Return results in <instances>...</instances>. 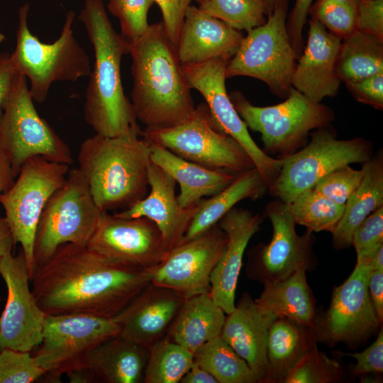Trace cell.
Listing matches in <instances>:
<instances>
[{"label":"cell","mask_w":383,"mask_h":383,"mask_svg":"<svg viewBox=\"0 0 383 383\" xmlns=\"http://www.w3.org/2000/svg\"><path fill=\"white\" fill-rule=\"evenodd\" d=\"M152 269L105 257L87 245H60L31 277V290L47 315L111 318L151 283Z\"/></svg>","instance_id":"1"},{"label":"cell","mask_w":383,"mask_h":383,"mask_svg":"<svg viewBox=\"0 0 383 383\" xmlns=\"http://www.w3.org/2000/svg\"><path fill=\"white\" fill-rule=\"evenodd\" d=\"M129 44L132 57L131 104L137 120L148 129L174 126L194 111L192 87L177 49L162 22Z\"/></svg>","instance_id":"2"},{"label":"cell","mask_w":383,"mask_h":383,"mask_svg":"<svg viewBox=\"0 0 383 383\" xmlns=\"http://www.w3.org/2000/svg\"><path fill=\"white\" fill-rule=\"evenodd\" d=\"M78 19L93 47L94 63L85 92L84 119L96 134L117 137L140 134L121 75L129 44L113 28L103 0H84Z\"/></svg>","instance_id":"3"},{"label":"cell","mask_w":383,"mask_h":383,"mask_svg":"<svg viewBox=\"0 0 383 383\" xmlns=\"http://www.w3.org/2000/svg\"><path fill=\"white\" fill-rule=\"evenodd\" d=\"M131 133L117 137L95 134L81 144L79 169L101 212L126 209L148 193V141Z\"/></svg>","instance_id":"4"},{"label":"cell","mask_w":383,"mask_h":383,"mask_svg":"<svg viewBox=\"0 0 383 383\" xmlns=\"http://www.w3.org/2000/svg\"><path fill=\"white\" fill-rule=\"evenodd\" d=\"M28 11V3L18 9L16 44L10 57L17 72L29 80L33 100L43 103L54 82H77L90 75L91 66L88 54L74 34L73 11L66 13L60 35L51 43L40 41L31 33Z\"/></svg>","instance_id":"5"},{"label":"cell","mask_w":383,"mask_h":383,"mask_svg":"<svg viewBox=\"0 0 383 383\" xmlns=\"http://www.w3.org/2000/svg\"><path fill=\"white\" fill-rule=\"evenodd\" d=\"M247 127L261 134L262 150L280 157L303 148L310 132L328 126L335 119L328 106L312 101L292 87L285 100L278 104L257 106L239 91L229 95Z\"/></svg>","instance_id":"6"},{"label":"cell","mask_w":383,"mask_h":383,"mask_svg":"<svg viewBox=\"0 0 383 383\" xmlns=\"http://www.w3.org/2000/svg\"><path fill=\"white\" fill-rule=\"evenodd\" d=\"M33 101L27 79L18 73L0 118V149L14 178L34 157L68 165L74 161L69 145L39 115Z\"/></svg>","instance_id":"7"},{"label":"cell","mask_w":383,"mask_h":383,"mask_svg":"<svg viewBox=\"0 0 383 383\" xmlns=\"http://www.w3.org/2000/svg\"><path fill=\"white\" fill-rule=\"evenodd\" d=\"M287 6L288 0H277L266 22L248 31L227 63L226 78H255L277 96H287L298 57L287 33Z\"/></svg>","instance_id":"8"},{"label":"cell","mask_w":383,"mask_h":383,"mask_svg":"<svg viewBox=\"0 0 383 383\" xmlns=\"http://www.w3.org/2000/svg\"><path fill=\"white\" fill-rule=\"evenodd\" d=\"M373 155L369 140L362 138L339 140L329 126L316 129L303 148L281 157L279 173L267 192L274 199L289 204L325 175L350 164H363Z\"/></svg>","instance_id":"9"},{"label":"cell","mask_w":383,"mask_h":383,"mask_svg":"<svg viewBox=\"0 0 383 383\" xmlns=\"http://www.w3.org/2000/svg\"><path fill=\"white\" fill-rule=\"evenodd\" d=\"M102 213L80 170H70L40 216L34 242V270L63 244L87 245Z\"/></svg>","instance_id":"10"},{"label":"cell","mask_w":383,"mask_h":383,"mask_svg":"<svg viewBox=\"0 0 383 383\" xmlns=\"http://www.w3.org/2000/svg\"><path fill=\"white\" fill-rule=\"evenodd\" d=\"M140 135L147 141L209 169L239 174L255 167L243 147L220 129L206 103L195 107L193 113L179 124L145 128Z\"/></svg>","instance_id":"11"},{"label":"cell","mask_w":383,"mask_h":383,"mask_svg":"<svg viewBox=\"0 0 383 383\" xmlns=\"http://www.w3.org/2000/svg\"><path fill=\"white\" fill-rule=\"evenodd\" d=\"M119 334L120 326L114 318L46 315L41 343L32 355L45 371L43 377L59 382L62 375L84 367L96 347Z\"/></svg>","instance_id":"12"},{"label":"cell","mask_w":383,"mask_h":383,"mask_svg":"<svg viewBox=\"0 0 383 383\" xmlns=\"http://www.w3.org/2000/svg\"><path fill=\"white\" fill-rule=\"evenodd\" d=\"M70 165L40 156L26 161L12 186L0 196L5 218L20 243L30 279L34 271V242L42 212L51 196L66 180Z\"/></svg>","instance_id":"13"},{"label":"cell","mask_w":383,"mask_h":383,"mask_svg":"<svg viewBox=\"0 0 383 383\" xmlns=\"http://www.w3.org/2000/svg\"><path fill=\"white\" fill-rule=\"evenodd\" d=\"M370 256L357 260L340 285L333 287L328 309L318 315L314 329L318 342L333 347L338 343L354 348L366 341L382 325L367 289Z\"/></svg>","instance_id":"14"},{"label":"cell","mask_w":383,"mask_h":383,"mask_svg":"<svg viewBox=\"0 0 383 383\" xmlns=\"http://www.w3.org/2000/svg\"><path fill=\"white\" fill-rule=\"evenodd\" d=\"M264 214L271 222L272 236L269 243H259L249 251L248 277L265 285L282 281L301 269L313 270L316 263L313 232L299 235L286 204L279 199L269 202Z\"/></svg>","instance_id":"15"},{"label":"cell","mask_w":383,"mask_h":383,"mask_svg":"<svg viewBox=\"0 0 383 383\" xmlns=\"http://www.w3.org/2000/svg\"><path fill=\"white\" fill-rule=\"evenodd\" d=\"M230 59L221 57L196 64L181 65L192 89L199 91L204 98L216 123L243 147L269 187L277 177L282 161L260 148L236 111L226 88V70Z\"/></svg>","instance_id":"16"},{"label":"cell","mask_w":383,"mask_h":383,"mask_svg":"<svg viewBox=\"0 0 383 383\" xmlns=\"http://www.w3.org/2000/svg\"><path fill=\"white\" fill-rule=\"evenodd\" d=\"M0 275L7 289L0 316V351L10 348L32 352L41 343L46 313L30 287V275L23 250L0 260Z\"/></svg>","instance_id":"17"},{"label":"cell","mask_w":383,"mask_h":383,"mask_svg":"<svg viewBox=\"0 0 383 383\" xmlns=\"http://www.w3.org/2000/svg\"><path fill=\"white\" fill-rule=\"evenodd\" d=\"M228 242L216 224L172 248L152 269L151 283L170 289L185 299L210 294V278Z\"/></svg>","instance_id":"18"},{"label":"cell","mask_w":383,"mask_h":383,"mask_svg":"<svg viewBox=\"0 0 383 383\" xmlns=\"http://www.w3.org/2000/svg\"><path fill=\"white\" fill-rule=\"evenodd\" d=\"M87 247L109 259L148 269H153L169 252L153 221L109 212L101 213Z\"/></svg>","instance_id":"19"},{"label":"cell","mask_w":383,"mask_h":383,"mask_svg":"<svg viewBox=\"0 0 383 383\" xmlns=\"http://www.w3.org/2000/svg\"><path fill=\"white\" fill-rule=\"evenodd\" d=\"M185 300L170 289L149 284L113 317L119 335L149 348L166 337Z\"/></svg>","instance_id":"20"},{"label":"cell","mask_w":383,"mask_h":383,"mask_svg":"<svg viewBox=\"0 0 383 383\" xmlns=\"http://www.w3.org/2000/svg\"><path fill=\"white\" fill-rule=\"evenodd\" d=\"M306 46L295 66L292 86L316 103L335 96L340 84L337 61L342 39L311 18Z\"/></svg>","instance_id":"21"},{"label":"cell","mask_w":383,"mask_h":383,"mask_svg":"<svg viewBox=\"0 0 383 383\" xmlns=\"http://www.w3.org/2000/svg\"><path fill=\"white\" fill-rule=\"evenodd\" d=\"M150 192L131 207L114 214L121 218L145 217L159 228L169 252L182 240L199 202L180 206L175 195L177 182L151 162L148 167Z\"/></svg>","instance_id":"22"},{"label":"cell","mask_w":383,"mask_h":383,"mask_svg":"<svg viewBox=\"0 0 383 383\" xmlns=\"http://www.w3.org/2000/svg\"><path fill=\"white\" fill-rule=\"evenodd\" d=\"M263 218L251 211L233 207L218 223L226 233V248L212 271L210 296L226 314L235 308V290L243 258L251 238L260 230Z\"/></svg>","instance_id":"23"},{"label":"cell","mask_w":383,"mask_h":383,"mask_svg":"<svg viewBox=\"0 0 383 383\" xmlns=\"http://www.w3.org/2000/svg\"><path fill=\"white\" fill-rule=\"evenodd\" d=\"M275 318L245 293L234 311L227 314L221 333V336L245 360L260 383H268V332Z\"/></svg>","instance_id":"24"},{"label":"cell","mask_w":383,"mask_h":383,"mask_svg":"<svg viewBox=\"0 0 383 383\" xmlns=\"http://www.w3.org/2000/svg\"><path fill=\"white\" fill-rule=\"evenodd\" d=\"M243 37L241 31L190 5L184 14L176 48L177 56L182 65L221 57L231 58Z\"/></svg>","instance_id":"25"},{"label":"cell","mask_w":383,"mask_h":383,"mask_svg":"<svg viewBox=\"0 0 383 383\" xmlns=\"http://www.w3.org/2000/svg\"><path fill=\"white\" fill-rule=\"evenodd\" d=\"M147 141V140H146ZM150 160L170 174L180 187L177 201L183 208L211 196L228 186L238 174L207 168L182 158L163 146L148 141Z\"/></svg>","instance_id":"26"},{"label":"cell","mask_w":383,"mask_h":383,"mask_svg":"<svg viewBox=\"0 0 383 383\" xmlns=\"http://www.w3.org/2000/svg\"><path fill=\"white\" fill-rule=\"evenodd\" d=\"M148 348L121 335L112 337L96 347L86 359L97 382H144Z\"/></svg>","instance_id":"27"},{"label":"cell","mask_w":383,"mask_h":383,"mask_svg":"<svg viewBox=\"0 0 383 383\" xmlns=\"http://www.w3.org/2000/svg\"><path fill=\"white\" fill-rule=\"evenodd\" d=\"M317 343L313 327L286 318H275L268 332V383H284L301 360L317 346Z\"/></svg>","instance_id":"28"},{"label":"cell","mask_w":383,"mask_h":383,"mask_svg":"<svg viewBox=\"0 0 383 383\" xmlns=\"http://www.w3.org/2000/svg\"><path fill=\"white\" fill-rule=\"evenodd\" d=\"M364 175L360 185L347 201L343 213L332 233L334 249L352 245L353 235L359 225L383 205V152L379 150L362 164Z\"/></svg>","instance_id":"29"},{"label":"cell","mask_w":383,"mask_h":383,"mask_svg":"<svg viewBox=\"0 0 383 383\" xmlns=\"http://www.w3.org/2000/svg\"><path fill=\"white\" fill-rule=\"evenodd\" d=\"M226 313L209 294L186 299L166 335L193 355L203 344L221 335Z\"/></svg>","instance_id":"30"},{"label":"cell","mask_w":383,"mask_h":383,"mask_svg":"<svg viewBox=\"0 0 383 383\" xmlns=\"http://www.w3.org/2000/svg\"><path fill=\"white\" fill-rule=\"evenodd\" d=\"M306 270L301 269L286 279L265 284L255 302L276 318L315 326L317 319L316 300L306 279Z\"/></svg>","instance_id":"31"},{"label":"cell","mask_w":383,"mask_h":383,"mask_svg":"<svg viewBox=\"0 0 383 383\" xmlns=\"http://www.w3.org/2000/svg\"><path fill=\"white\" fill-rule=\"evenodd\" d=\"M267 189V184L255 167L238 174L225 189L207 199L200 201L180 243L189 240L210 229L240 201L262 198Z\"/></svg>","instance_id":"32"},{"label":"cell","mask_w":383,"mask_h":383,"mask_svg":"<svg viewBox=\"0 0 383 383\" xmlns=\"http://www.w3.org/2000/svg\"><path fill=\"white\" fill-rule=\"evenodd\" d=\"M337 74L345 84L383 72V40L355 30L343 38Z\"/></svg>","instance_id":"33"},{"label":"cell","mask_w":383,"mask_h":383,"mask_svg":"<svg viewBox=\"0 0 383 383\" xmlns=\"http://www.w3.org/2000/svg\"><path fill=\"white\" fill-rule=\"evenodd\" d=\"M194 362L210 372L218 383H257L248 363L221 335L199 347Z\"/></svg>","instance_id":"34"},{"label":"cell","mask_w":383,"mask_h":383,"mask_svg":"<svg viewBox=\"0 0 383 383\" xmlns=\"http://www.w3.org/2000/svg\"><path fill=\"white\" fill-rule=\"evenodd\" d=\"M286 206L295 223L313 233H332L345 209V206L327 199L313 187L299 194Z\"/></svg>","instance_id":"35"},{"label":"cell","mask_w":383,"mask_h":383,"mask_svg":"<svg viewBox=\"0 0 383 383\" xmlns=\"http://www.w3.org/2000/svg\"><path fill=\"white\" fill-rule=\"evenodd\" d=\"M148 349L145 383H178L194 363L192 353L166 337Z\"/></svg>","instance_id":"36"},{"label":"cell","mask_w":383,"mask_h":383,"mask_svg":"<svg viewBox=\"0 0 383 383\" xmlns=\"http://www.w3.org/2000/svg\"><path fill=\"white\" fill-rule=\"evenodd\" d=\"M198 7L240 31L248 32L267 20L262 0H201Z\"/></svg>","instance_id":"37"},{"label":"cell","mask_w":383,"mask_h":383,"mask_svg":"<svg viewBox=\"0 0 383 383\" xmlns=\"http://www.w3.org/2000/svg\"><path fill=\"white\" fill-rule=\"evenodd\" d=\"M358 0H317L309 13L329 31L344 38L355 30Z\"/></svg>","instance_id":"38"},{"label":"cell","mask_w":383,"mask_h":383,"mask_svg":"<svg viewBox=\"0 0 383 383\" xmlns=\"http://www.w3.org/2000/svg\"><path fill=\"white\" fill-rule=\"evenodd\" d=\"M343 375L340 364L316 346L296 365L284 383H334Z\"/></svg>","instance_id":"39"},{"label":"cell","mask_w":383,"mask_h":383,"mask_svg":"<svg viewBox=\"0 0 383 383\" xmlns=\"http://www.w3.org/2000/svg\"><path fill=\"white\" fill-rule=\"evenodd\" d=\"M154 0H108L109 11L119 20L121 35L131 43L149 27L148 13Z\"/></svg>","instance_id":"40"},{"label":"cell","mask_w":383,"mask_h":383,"mask_svg":"<svg viewBox=\"0 0 383 383\" xmlns=\"http://www.w3.org/2000/svg\"><path fill=\"white\" fill-rule=\"evenodd\" d=\"M44 374L30 352L10 348L0 351V383H30Z\"/></svg>","instance_id":"41"},{"label":"cell","mask_w":383,"mask_h":383,"mask_svg":"<svg viewBox=\"0 0 383 383\" xmlns=\"http://www.w3.org/2000/svg\"><path fill=\"white\" fill-rule=\"evenodd\" d=\"M364 175L362 168L350 165L340 167L321 178L313 187L319 194L342 206L360 185Z\"/></svg>","instance_id":"42"},{"label":"cell","mask_w":383,"mask_h":383,"mask_svg":"<svg viewBox=\"0 0 383 383\" xmlns=\"http://www.w3.org/2000/svg\"><path fill=\"white\" fill-rule=\"evenodd\" d=\"M352 245L357 260L370 256L383 245V205L372 212L355 229Z\"/></svg>","instance_id":"43"},{"label":"cell","mask_w":383,"mask_h":383,"mask_svg":"<svg viewBox=\"0 0 383 383\" xmlns=\"http://www.w3.org/2000/svg\"><path fill=\"white\" fill-rule=\"evenodd\" d=\"M355 30L383 40V0H358Z\"/></svg>","instance_id":"44"},{"label":"cell","mask_w":383,"mask_h":383,"mask_svg":"<svg viewBox=\"0 0 383 383\" xmlns=\"http://www.w3.org/2000/svg\"><path fill=\"white\" fill-rule=\"evenodd\" d=\"M162 13L165 31L177 48L184 14L192 0H154Z\"/></svg>","instance_id":"45"},{"label":"cell","mask_w":383,"mask_h":383,"mask_svg":"<svg viewBox=\"0 0 383 383\" xmlns=\"http://www.w3.org/2000/svg\"><path fill=\"white\" fill-rule=\"evenodd\" d=\"M375 340L365 350L360 353H343L353 357L356 362L352 368L353 376L382 373L383 372V330L380 328Z\"/></svg>","instance_id":"46"},{"label":"cell","mask_w":383,"mask_h":383,"mask_svg":"<svg viewBox=\"0 0 383 383\" xmlns=\"http://www.w3.org/2000/svg\"><path fill=\"white\" fill-rule=\"evenodd\" d=\"M348 89L360 102L377 109L383 108V72L356 82L347 84Z\"/></svg>","instance_id":"47"},{"label":"cell","mask_w":383,"mask_h":383,"mask_svg":"<svg viewBox=\"0 0 383 383\" xmlns=\"http://www.w3.org/2000/svg\"><path fill=\"white\" fill-rule=\"evenodd\" d=\"M312 1L313 0H296L287 21L289 38L297 56L303 48L302 32Z\"/></svg>","instance_id":"48"},{"label":"cell","mask_w":383,"mask_h":383,"mask_svg":"<svg viewBox=\"0 0 383 383\" xmlns=\"http://www.w3.org/2000/svg\"><path fill=\"white\" fill-rule=\"evenodd\" d=\"M18 74L11 60L10 54L0 52V118L3 106Z\"/></svg>","instance_id":"49"},{"label":"cell","mask_w":383,"mask_h":383,"mask_svg":"<svg viewBox=\"0 0 383 383\" xmlns=\"http://www.w3.org/2000/svg\"><path fill=\"white\" fill-rule=\"evenodd\" d=\"M367 289L370 297L381 323L383 321V270H371Z\"/></svg>","instance_id":"50"},{"label":"cell","mask_w":383,"mask_h":383,"mask_svg":"<svg viewBox=\"0 0 383 383\" xmlns=\"http://www.w3.org/2000/svg\"><path fill=\"white\" fill-rule=\"evenodd\" d=\"M181 383H218L207 370L194 362L191 368L182 377Z\"/></svg>","instance_id":"51"},{"label":"cell","mask_w":383,"mask_h":383,"mask_svg":"<svg viewBox=\"0 0 383 383\" xmlns=\"http://www.w3.org/2000/svg\"><path fill=\"white\" fill-rule=\"evenodd\" d=\"M16 244L5 217L0 216V260Z\"/></svg>","instance_id":"52"},{"label":"cell","mask_w":383,"mask_h":383,"mask_svg":"<svg viewBox=\"0 0 383 383\" xmlns=\"http://www.w3.org/2000/svg\"><path fill=\"white\" fill-rule=\"evenodd\" d=\"M14 179L11 164L0 149V196L12 186Z\"/></svg>","instance_id":"53"},{"label":"cell","mask_w":383,"mask_h":383,"mask_svg":"<svg viewBox=\"0 0 383 383\" xmlns=\"http://www.w3.org/2000/svg\"><path fill=\"white\" fill-rule=\"evenodd\" d=\"M71 383H95L96 379L91 371L87 367H82L66 374Z\"/></svg>","instance_id":"54"},{"label":"cell","mask_w":383,"mask_h":383,"mask_svg":"<svg viewBox=\"0 0 383 383\" xmlns=\"http://www.w3.org/2000/svg\"><path fill=\"white\" fill-rule=\"evenodd\" d=\"M369 263L371 270H383V245L370 256Z\"/></svg>","instance_id":"55"},{"label":"cell","mask_w":383,"mask_h":383,"mask_svg":"<svg viewBox=\"0 0 383 383\" xmlns=\"http://www.w3.org/2000/svg\"><path fill=\"white\" fill-rule=\"evenodd\" d=\"M277 1V0H262L265 8L267 17L273 11Z\"/></svg>","instance_id":"56"},{"label":"cell","mask_w":383,"mask_h":383,"mask_svg":"<svg viewBox=\"0 0 383 383\" xmlns=\"http://www.w3.org/2000/svg\"><path fill=\"white\" fill-rule=\"evenodd\" d=\"M6 40V36L0 29V44H1Z\"/></svg>","instance_id":"57"},{"label":"cell","mask_w":383,"mask_h":383,"mask_svg":"<svg viewBox=\"0 0 383 383\" xmlns=\"http://www.w3.org/2000/svg\"><path fill=\"white\" fill-rule=\"evenodd\" d=\"M195 1H197L199 4L201 0H195Z\"/></svg>","instance_id":"58"}]
</instances>
